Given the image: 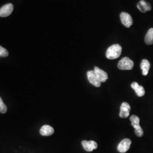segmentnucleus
<instances>
[{
  "label": "nucleus",
  "mask_w": 153,
  "mask_h": 153,
  "mask_svg": "<svg viewBox=\"0 0 153 153\" xmlns=\"http://www.w3.org/2000/svg\"><path fill=\"white\" fill-rule=\"evenodd\" d=\"M122 47L120 45L115 44L110 46L106 51V57L109 60H114L120 56Z\"/></svg>",
  "instance_id": "f257e3e1"
},
{
  "label": "nucleus",
  "mask_w": 153,
  "mask_h": 153,
  "mask_svg": "<svg viewBox=\"0 0 153 153\" xmlns=\"http://www.w3.org/2000/svg\"><path fill=\"white\" fill-rule=\"evenodd\" d=\"M131 126L134 128V132L137 137H142L143 135V131L141 126H140V118L136 115H132L130 117Z\"/></svg>",
  "instance_id": "f03ea898"
},
{
  "label": "nucleus",
  "mask_w": 153,
  "mask_h": 153,
  "mask_svg": "<svg viewBox=\"0 0 153 153\" xmlns=\"http://www.w3.org/2000/svg\"><path fill=\"white\" fill-rule=\"evenodd\" d=\"M133 61L127 57H125L121 59L117 64L118 68L123 71H130L133 69Z\"/></svg>",
  "instance_id": "7ed1b4c3"
},
{
  "label": "nucleus",
  "mask_w": 153,
  "mask_h": 153,
  "mask_svg": "<svg viewBox=\"0 0 153 153\" xmlns=\"http://www.w3.org/2000/svg\"><path fill=\"white\" fill-rule=\"evenodd\" d=\"M121 22L126 27L129 28L133 25V19L131 16L126 12H122L120 14Z\"/></svg>",
  "instance_id": "20e7f679"
},
{
  "label": "nucleus",
  "mask_w": 153,
  "mask_h": 153,
  "mask_svg": "<svg viewBox=\"0 0 153 153\" xmlns=\"http://www.w3.org/2000/svg\"><path fill=\"white\" fill-rule=\"evenodd\" d=\"M131 140L129 138H125L122 140L117 146L118 151L121 153L126 152L131 147Z\"/></svg>",
  "instance_id": "39448f33"
},
{
  "label": "nucleus",
  "mask_w": 153,
  "mask_h": 153,
  "mask_svg": "<svg viewBox=\"0 0 153 153\" xmlns=\"http://www.w3.org/2000/svg\"><path fill=\"white\" fill-rule=\"evenodd\" d=\"M14 10V6L11 4H7L0 8V16L6 17L9 16Z\"/></svg>",
  "instance_id": "423d86ee"
},
{
  "label": "nucleus",
  "mask_w": 153,
  "mask_h": 153,
  "mask_svg": "<svg viewBox=\"0 0 153 153\" xmlns=\"http://www.w3.org/2000/svg\"><path fill=\"white\" fill-rule=\"evenodd\" d=\"M88 80L89 82L94 85V86L99 88L101 85V82H100L95 75L94 71H89L87 73Z\"/></svg>",
  "instance_id": "0eeeda50"
},
{
  "label": "nucleus",
  "mask_w": 153,
  "mask_h": 153,
  "mask_svg": "<svg viewBox=\"0 0 153 153\" xmlns=\"http://www.w3.org/2000/svg\"><path fill=\"white\" fill-rule=\"evenodd\" d=\"M94 71L95 73V75L100 82H105L108 79V74L105 71L102 70L98 67L95 66L94 68Z\"/></svg>",
  "instance_id": "6e6552de"
},
{
  "label": "nucleus",
  "mask_w": 153,
  "mask_h": 153,
  "mask_svg": "<svg viewBox=\"0 0 153 153\" xmlns=\"http://www.w3.org/2000/svg\"><path fill=\"white\" fill-rule=\"evenodd\" d=\"M131 109V107L128 103L126 102L123 103L121 105L120 111L119 114V116L121 118L126 119V117H128L129 115Z\"/></svg>",
  "instance_id": "1a4fd4ad"
},
{
  "label": "nucleus",
  "mask_w": 153,
  "mask_h": 153,
  "mask_svg": "<svg viewBox=\"0 0 153 153\" xmlns=\"http://www.w3.org/2000/svg\"><path fill=\"white\" fill-rule=\"evenodd\" d=\"M82 145L83 149L88 152H93L94 150L97 149L98 144L97 143L94 141H82Z\"/></svg>",
  "instance_id": "9d476101"
},
{
  "label": "nucleus",
  "mask_w": 153,
  "mask_h": 153,
  "mask_svg": "<svg viewBox=\"0 0 153 153\" xmlns=\"http://www.w3.org/2000/svg\"><path fill=\"white\" fill-rule=\"evenodd\" d=\"M137 8L142 13H146L152 10V6L150 4L145 0L140 1L137 5Z\"/></svg>",
  "instance_id": "9b49d317"
},
{
  "label": "nucleus",
  "mask_w": 153,
  "mask_h": 153,
  "mask_svg": "<svg viewBox=\"0 0 153 153\" xmlns=\"http://www.w3.org/2000/svg\"><path fill=\"white\" fill-rule=\"evenodd\" d=\"M54 129L48 125L43 126L40 129V133L43 136H49L54 133Z\"/></svg>",
  "instance_id": "f8f14e48"
},
{
  "label": "nucleus",
  "mask_w": 153,
  "mask_h": 153,
  "mask_svg": "<svg viewBox=\"0 0 153 153\" xmlns=\"http://www.w3.org/2000/svg\"><path fill=\"white\" fill-rule=\"evenodd\" d=\"M131 88L135 91L136 94L140 97H143L145 94L144 88L142 86L139 85L137 82H133L131 84Z\"/></svg>",
  "instance_id": "ddd939ff"
},
{
  "label": "nucleus",
  "mask_w": 153,
  "mask_h": 153,
  "mask_svg": "<svg viewBox=\"0 0 153 153\" xmlns=\"http://www.w3.org/2000/svg\"><path fill=\"white\" fill-rule=\"evenodd\" d=\"M140 67L142 70L143 76H147L150 68V64L149 61L146 59L142 60L141 62Z\"/></svg>",
  "instance_id": "4468645a"
},
{
  "label": "nucleus",
  "mask_w": 153,
  "mask_h": 153,
  "mask_svg": "<svg viewBox=\"0 0 153 153\" xmlns=\"http://www.w3.org/2000/svg\"><path fill=\"white\" fill-rule=\"evenodd\" d=\"M145 42L148 45L153 44V28L149 30L145 37Z\"/></svg>",
  "instance_id": "2eb2a0df"
},
{
  "label": "nucleus",
  "mask_w": 153,
  "mask_h": 153,
  "mask_svg": "<svg viewBox=\"0 0 153 153\" xmlns=\"http://www.w3.org/2000/svg\"><path fill=\"white\" fill-rule=\"evenodd\" d=\"M7 112V107L2 101V99L0 97V113L5 114Z\"/></svg>",
  "instance_id": "dca6fc26"
},
{
  "label": "nucleus",
  "mask_w": 153,
  "mask_h": 153,
  "mask_svg": "<svg viewBox=\"0 0 153 153\" xmlns=\"http://www.w3.org/2000/svg\"><path fill=\"white\" fill-rule=\"evenodd\" d=\"M9 55V52L8 51L2 47L0 45V57H5L8 56Z\"/></svg>",
  "instance_id": "f3484780"
}]
</instances>
